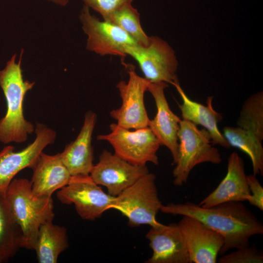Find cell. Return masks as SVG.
Returning <instances> with one entry per match:
<instances>
[{"mask_svg": "<svg viewBox=\"0 0 263 263\" xmlns=\"http://www.w3.org/2000/svg\"><path fill=\"white\" fill-rule=\"evenodd\" d=\"M152 250L147 263H190L189 253L178 224L151 226L146 235Z\"/></svg>", "mask_w": 263, "mask_h": 263, "instance_id": "9a60e30c", "label": "cell"}, {"mask_svg": "<svg viewBox=\"0 0 263 263\" xmlns=\"http://www.w3.org/2000/svg\"><path fill=\"white\" fill-rule=\"evenodd\" d=\"M148 172L146 165L132 164L105 150L89 175L96 184L104 186L109 194L115 197Z\"/></svg>", "mask_w": 263, "mask_h": 263, "instance_id": "7c38bea8", "label": "cell"}, {"mask_svg": "<svg viewBox=\"0 0 263 263\" xmlns=\"http://www.w3.org/2000/svg\"><path fill=\"white\" fill-rule=\"evenodd\" d=\"M96 118L94 112L90 111L86 112L77 136L59 153L71 176L89 175L94 165L92 140Z\"/></svg>", "mask_w": 263, "mask_h": 263, "instance_id": "e0dca14e", "label": "cell"}, {"mask_svg": "<svg viewBox=\"0 0 263 263\" xmlns=\"http://www.w3.org/2000/svg\"><path fill=\"white\" fill-rule=\"evenodd\" d=\"M106 21L120 27L139 45L147 46L150 42V37L147 36L142 29L140 14L132 3L121 7Z\"/></svg>", "mask_w": 263, "mask_h": 263, "instance_id": "603a6c76", "label": "cell"}, {"mask_svg": "<svg viewBox=\"0 0 263 263\" xmlns=\"http://www.w3.org/2000/svg\"><path fill=\"white\" fill-rule=\"evenodd\" d=\"M62 6H65L67 4L69 0H48Z\"/></svg>", "mask_w": 263, "mask_h": 263, "instance_id": "83f0119b", "label": "cell"}, {"mask_svg": "<svg viewBox=\"0 0 263 263\" xmlns=\"http://www.w3.org/2000/svg\"><path fill=\"white\" fill-rule=\"evenodd\" d=\"M220 263H262L263 252L258 249L255 245H250L222 255L218 259Z\"/></svg>", "mask_w": 263, "mask_h": 263, "instance_id": "d4e9b609", "label": "cell"}, {"mask_svg": "<svg viewBox=\"0 0 263 263\" xmlns=\"http://www.w3.org/2000/svg\"><path fill=\"white\" fill-rule=\"evenodd\" d=\"M85 6L98 12L103 20H107L110 16L122 6L132 3L133 0H82Z\"/></svg>", "mask_w": 263, "mask_h": 263, "instance_id": "484cf974", "label": "cell"}, {"mask_svg": "<svg viewBox=\"0 0 263 263\" xmlns=\"http://www.w3.org/2000/svg\"><path fill=\"white\" fill-rule=\"evenodd\" d=\"M178 138V157L173 170L174 185L186 183L190 172L198 164L222 162L220 153L211 144V136L205 129H199L192 122L181 120Z\"/></svg>", "mask_w": 263, "mask_h": 263, "instance_id": "277c9868", "label": "cell"}, {"mask_svg": "<svg viewBox=\"0 0 263 263\" xmlns=\"http://www.w3.org/2000/svg\"><path fill=\"white\" fill-rule=\"evenodd\" d=\"M167 87V83L164 82H150L149 84L148 91L153 97L157 112L154 118L150 119L148 127L160 145L169 150L175 164L178 157V132L181 119L169 107L165 94V89Z\"/></svg>", "mask_w": 263, "mask_h": 263, "instance_id": "5bb4252c", "label": "cell"}, {"mask_svg": "<svg viewBox=\"0 0 263 263\" xmlns=\"http://www.w3.org/2000/svg\"><path fill=\"white\" fill-rule=\"evenodd\" d=\"M35 132L34 141L23 150L15 151L14 147L9 145L0 151V193L5 195L18 173L26 168L32 169L43 150L56 137L54 130L41 123L36 124Z\"/></svg>", "mask_w": 263, "mask_h": 263, "instance_id": "30bf717a", "label": "cell"}, {"mask_svg": "<svg viewBox=\"0 0 263 263\" xmlns=\"http://www.w3.org/2000/svg\"><path fill=\"white\" fill-rule=\"evenodd\" d=\"M68 246L67 229L49 221L40 226L34 250L38 263H56Z\"/></svg>", "mask_w": 263, "mask_h": 263, "instance_id": "ffe728a7", "label": "cell"}, {"mask_svg": "<svg viewBox=\"0 0 263 263\" xmlns=\"http://www.w3.org/2000/svg\"><path fill=\"white\" fill-rule=\"evenodd\" d=\"M238 127L263 139V95L258 93L249 97L243 104L238 118Z\"/></svg>", "mask_w": 263, "mask_h": 263, "instance_id": "cb8c5ba5", "label": "cell"}, {"mask_svg": "<svg viewBox=\"0 0 263 263\" xmlns=\"http://www.w3.org/2000/svg\"><path fill=\"white\" fill-rule=\"evenodd\" d=\"M178 225L191 263H216L218 255L224 244L221 234L188 216H183Z\"/></svg>", "mask_w": 263, "mask_h": 263, "instance_id": "4fadbf2b", "label": "cell"}, {"mask_svg": "<svg viewBox=\"0 0 263 263\" xmlns=\"http://www.w3.org/2000/svg\"><path fill=\"white\" fill-rule=\"evenodd\" d=\"M110 130L97 139L108 142L115 154L134 165L146 166L149 162L158 165L157 152L161 145L149 127L131 130L113 123Z\"/></svg>", "mask_w": 263, "mask_h": 263, "instance_id": "8992f818", "label": "cell"}, {"mask_svg": "<svg viewBox=\"0 0 263 263\" xmlns=\"http://www.w3.org/2000/svg\"><path fill=\"white\" fill-rule=\"evenodd\" d=\"M56 196L62 203L74 204L78 215L94 221L111 209L115 197L105 193L90 175L72 176L68 184L58 190Z\"/></svg>", "mask_w": 263, "mask_h": 263, "instance_id": "52a82bcc", "label": "cell"}, {"mask_svg": "<svg viewBox=\"0 0 263 263\" xmlns=\"http://www.w3.org/2000/svg\"><path fill=\"white\" fill-rule=\"evenodd\" d=\"M129 55L138 63L144 77L150 82H164L173 85L178 82L176 72L177 61L168 43L157 37H150L147 46L138 44L126 47Z\"/></svg>", "mask_w": 263, "mask_h": 263, "instance_id": "ba28073f", "label": "cell"}, {"mask_svg": "<svg viewBox=\"0 0 263 263\" xmlns=\"http://www.w3.org/2000/svg\"><path fill=\"white\" fill-rule=\"evenodd\" d=\"M251 193L243 159L236 152L228 159L227 173L217 187L198 204L207 208L219 204L247 201Z\"/></svg>", "mask_w": 263, "mask_h": 263, "instance_id": "2e32d148", "label": "cell"}, {"mask_svg": "<svg viewBox=\"0 0 263 263\" xmlns=\"http://www.w3.org/2000/svg\"><path fill=\"white\" fill-rule=\"evenodd\" d=\"M23 50L19 60L14 54L0 70V87L3 91L7 111L0 119V142L22 143L35 131L34 125L24 118L23 101L26 93L35 85V82L24 80L21 67Z\"/></svg>", "mask_w": 263, "mask_h": 263, "instance_id": "7a4b0ae2", "label": "cell"}, {"mask_svg": "<svg viewBox=\"0 0 263 263\" xmlns=\"http://www.w3.org/2000/svg\"><path fill=\"white\" fill-rule=\"evenodd\" d=\"M32 169V190L38 197H52L54 192L68 184L72 176L60 153L48 155L42 152Z\"/></svg>", "mask_w": 263, "mask_h": 263, "instance_id": "ac0fdd59", "label": "cell"}, {"mask_svg": "<svg viewBox=\"0 0 263 263\" xmlns=\"http://www.w3.org/2000/svg\"><path fill=\"white\" fill-rule=\"evenodd\" d=\"M125 64L129 74L128 81L121 80L116 85L122 105L112 110L110 115L118 125L127 129L147 127L150 119L145 106L144 94L150 81L138 75L132 65Z\"/></svg>", "mask_w": 263, "mask_h": 263, "instance_id": "9c48e42d", "label": "cell"}, {"mask_svg": "<svg viewBox=\"0 0 263 263\" xmlns=\"http://www.w3.org/2000/svg\"><path fill=\"white\" fill-rule=\"evenodd\" d=\"M5 196L21 230V247L34 250L40 226L55 217L52 197L35 196L30 181L26 178L14 179Z\"/></svg>", "mask_w": 263, "mask_h": 263, "instance_id": "3957f363", "label": "cell"}, {"mask_svg": "<svg viewBox=\"0 0 263 263\" xmlns=\"http://www.w3.org/2000/svg\"><path fill=\"white\" fill-rule=\"evenodd\" d=\"M160 211L173 215L188 216L221 234L224 244L219 254L249 245L250 238L263 234V225L242 202L231 201L204 208L192 202L162 205Z\"/></svg>", "mask_w": 263, "mask_h": 263, "instance_id": "6da1fadb", "label": "cell"}, {"mask_svg": "<svg viewBox=\"0 0 263 263\" xmlns=\"http://www.w3.org/2000/svg\"><path fill=\"white\" fill-rule=\"evenodd\" d=\"M223 135L230 146L241 150L250 157L253 174L263 176V140L255 134L238 126L225 127Z\"/></svg>", "mask_w": 263, "mask_h": 263, "instance_id": "7402d4cb", "label": "cell"}, {"mask_svg": "<svg viewBox=\"0 0 263 263\" xmlns=\"http://www.w3.org/2000/svg\"><path fill=\"white\" fill-rule=\"evenodd\" d=\"M173 85L182 100V103L178 106L183 120L203 126L209 133L212 143L229 148L230 146L218 128V124L223 117L212 107L213 97H208L207 105H204L190 99L180 86L179 81Z\"/></svg>", "mask_w": 263, "mask_h": 263, "instance_id": "d6986e66", "label": "cell"}, {"mask_svg": "<svg viewBox=\"0 0 263 263\" xmlns=\"http://www.w3.org/2000/svg\"><path fill=\"white\" fill-rule=\"evenodd\" d=\"M155 179V175L150 172L142 176L115 197L111 209L117 210L126 217L129 225L132 227L161 225L156 220L162 205Z\"/></svg>", "mask_w": 263, "mask_h": 263, "instance_id": "5b68a950", "label": "cell"}, {"mask_svg": "<svg viewBox=\"0 0 263 263\" xmlns=\"http://www.w3.org/2000/svg\"><path fill=\"white\" fill-rule=\"evenodd\" d=\"M82 29L87 36V49L101 56L113 55L124 57L126 47L137 44L117 25L91 15L84 5L80 15Z\"/></svg>", "mask_w": 263, "mask_h": 263, "instance_id": "8fae6325", "label": "cell"}, {"mask_svg": "<svg viewBox=\"0 0 263 263\" xmlns=\"http://www.w3.org/2000/svg\"><path fill=\"white\" fill-rule=\"evenodd\" d=\"M5 195L0 193V263L14 257L21 247V232L16 223Z\"/></svg>", "mask_w": 263, "mask_h": 263, "instance_id": "44dd1931", "label": "cell"}, {"mask_svg": "<svg viewBox=\"0 0 263 263\" xmlns=\"http://www.w3.org/2000/svg\"><path fill=\"white\" fill-rule=\"evenodd\" d=\"M250 195L247 201L249 203L260 210H263V188L254 174L246 175Z\"/></svg>", "mask_w": 263, "mask_h": 263, "instance_id": "4316f807", "label": "cell"}]
</instances>
